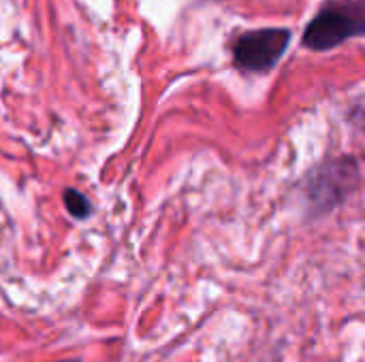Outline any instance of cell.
<instances>
[{
	"instance_id": "1",
	"label": "cell",
	"mask_w": 365,
	"mask_h": 362,
	"mask_svg": "<svg viewBox=\"0 0 365 362\" xmlns=\"http://www.w3.org/2000/svg\"><path fill=\"white\" fill-rule=\"evenodd\" d=\"M364 28V0H336L308 23L304 45L314 51H327L353 36H361Z\"/></svg>"
},
{
	"instance_id": "2",
	"label": "cell",
	"mask_w": 365,
	"mask_h": 362,
	"mask_svg": "<svg viewBox=\"0 0 365 362\" xmlns=\"http://www.w3.org/2000/svg\"><path fill=\"white\" fill-rule=\"evenodd\" d=\"M357 183L359 164L351 156L329 160L327 164L317 169L306 186V196L314 215L336 209L357 188Z\"/></svg>"
},
{
	"instance_id": "3",
	"label": "cell",
	"mask_w": 365,
	"mask_h": 362,
	"mask_svg": "<svg viewBox=\"0 0 365 362\" xmlns=\"http://www.w3.org/2000/svg\"><path fill=\"white\" fill-rule=\"evenodd\" d=\"M289 43H291V32L287 28L252 30L237 38L233 55L240 68L248 73H265L280 62Z\"/></svg>"
},
{
	"instance_id": "4",
	"label": "cell",
	"mask_w": 365,
	"mask_h": 362,
	"mask_svg": "<svg viewBox=\"0 0 365 362\" xmlns=\"http://www.w3.org/2000/svg\"><path fill=\"white\" fill-rule=\"evenodd\" d=\"M64 207L68 209V213L75 220H86L92 213V201L83 192H79L75 188H66L64 190Z\"/></svg>"
},
{
	"instance_id": "5",
	"label": "cell",
	"mask_w": 365,
	"mask_h": 362,
	"mask_svg": "<svg viewBox=\"0 0 365 362\" xmlns=\"http://www.w3.org/2000/svg\"><path fill=\"white\" fill-rule=\"evenodd\" d=\"M62 362H79V361H62Z\"/></svg>"
}]
</instances>
